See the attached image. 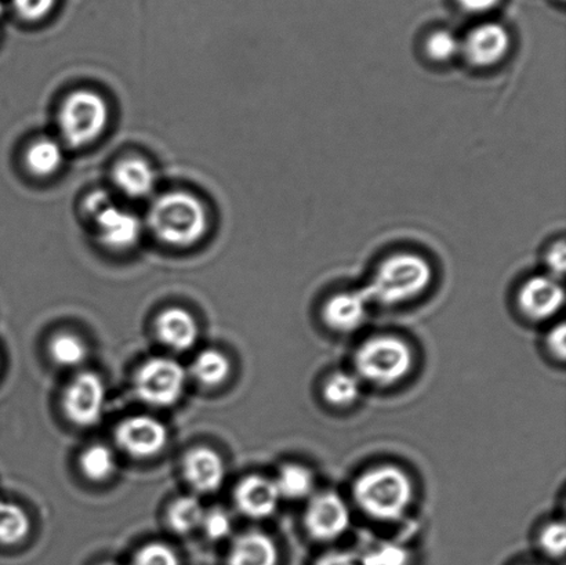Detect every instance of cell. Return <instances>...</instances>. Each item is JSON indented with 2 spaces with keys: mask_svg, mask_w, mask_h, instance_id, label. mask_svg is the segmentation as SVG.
I'll return each instance as SVG.
<instances>
[{
  "mask_svg": "<svg viewBox=\"0 0 566 565\" xmlns=\"http://www.w3.org/2000/svg\"><path fill=\"white\" fill-rule=\"evenodd\" d=\"M434 281L430 260L418 252H397L387 257L363 287L368 302L398 307L423 296Z\"/></svg>",
  "mask_w": 566,
  "mask_h": 565,
  "instance_id": "obj_1",
  "label": "cell"
},
{
  "mask_svg": "<svg viewBox=\"0 0 566 565\" xmlns=\"http://www.w3.org/2000/svg\"><path fill=\"white\" fill-rule=\"evenodd\" d=\"M353 496L359 511L375 522L396 523L413 502V483L409 474L394 464L366 470L355 480Z\"/></svg>",
  "mask_w": 566,
  "mask_h": 565,
  "instance_id": "obj_2",
  "label": "cell"
},
{
  "mask_svg": "<svg viewBox=\"0 0 566 565\" xmlns=\"http://www.w3.org/2000/svg\"><path fill=\"white\" fill-rule=\"evenodd\" d=\"M147 224L165 245L190 248L207 236L209 216L198 197L186 191H170L155 199Z\"/></svg>",
  "mask_w": 566,
  "mask_h": 565,
  "instance_id": "obj_3",
  "label": "cell"
},
{
  "mask_svg": "<svg viewBox=\"0 0 566 565\" xmlns=\"http://www.w3.org/2000/svg\"><path fill=\"white\" fill-rule=\"evenodd\" d=\"M354 365L359 380L387 389L401 384L410 374L413 352L408 342L397 336H374L357 348Z\"/></svg>",
  "mask_w": 566,
  "mask_h": 565,
  "instance_id": "obj_4",
  "label": "cell"
},
{
  "mask_svg": "<svg viewBox=\"0 0 566 565\" xmlns=\"http://www.w3.org/2000/svg\"><path fill=\"white\" fill-rule=\"evenodd\" d=\"M109 107L103 96L87 88L72 92L61 104L59 127L66 146L86 147L107 129Z\"/></svg>",
  "mask_w": 566,
  "mask_h": 565,
  "instance_id": "obj_5",
  "label": "cell"
},
{
  "mask_svg": "<svg viewBox=\"0 0 566 565\" xmlns=\"http://www.w3.org/2000/svg\"><path fill=\"white\" fill-rule=\"evenodd\" d=\"M86 210L96 226L99 243L114 251H126L140 240L143 226L129 210L116 207L107 193L97 191L87 198Z\"/></svg>",
  "mask_w": 566,
  "mask_h": 565,
  "instance_id": "obj_6",
  "label": "cell"
},
{
  "mask_svg": "<svg viewBox=\"0 0 566 565\" xmlns=\"http://www.w3.org/2000/svg\"><path fill=\"white\" fill-rule=\"evenodd\" d=\"M186 370L171 358L148 359L136 375V391L144 402L170 407L180 400L186 387Z\"/></svg>",
  "mask_w": 566,
  "mask_h": 565,
  "instance_id": "obj_7",
  "label": "cell"
},
{
  "mask_svg": "<svg viewBox=\"0 0 566 565\" xmlns=\"http://www.w3.org/2000/svg\"><path fill=\"white\" fill-rule=\"evenodd\" d=\"M349 525L352 513L346 501L336 492H319L310 498L304 512V527L311 538L327 544L342 538Z\"/></svg>",
  "mask_w": 566,
  "mask_h": 565,
  "instance_id": "obj_8",
  "label": "cell"
},
{
  "mask_svg": "<svg viewBox=\"0 0 566 565\" xmlns=\"http://www.w3.org/2000/svg\"><path fill=\"white\" fill-rule=\"evenodd\" d=\"M512 36L499 22H484L475 27L462 41V54L475 69H492L507 57Z\"/></svg>",
  "mask_w": 566,
  "mask_h": 565,
  "instance_id": "obj_9",
  "label": "cell"
},
{
  "mask_svg": "<svg viewBox=\"0 0 566 565\" xmlns=\"http://www.w3.org/2000/svg\"><path fill=\"white\" fill-rule=\"evenodd\" d=\"M565 292L559 282L551 275H535L520 287L517 304L525 318L534 323L548 321L562 312Z\"/></svg>",
  "mask_w": 566,
  "mask_h": 565,
  "instance_id": "obj_10",
  "label": "cell"
},
{
  "mask_svg": "<svg viewBox=\"0 0 566 565\" xmlns=\"http://www.w3.org/2000/svg\"><path fill=\"white\" fill-rule=\"evenodd\" d=\"M105 402L103 380L96 374L83 373L71 381L64 396L66 417L77 426L88 428L102 418Z\"/></svg>",
  "mask_w": 566,
  "mask_h": 565,
  "instance_id": "obj_11",
  "label": "cell"
},
{
  "mask_svg": "<svg viewBox=\"0 0 566 565\" xmlns=\"http://www.w3.org/2000/svg\"><path fill=\"white\" fill-rule=\"evenodd\" d=\"M116 440L130 456L149 458L164 450L168 429L158 419L142 415L124 420L116 429Z\"/></svg>",
  "mask_w": 566,
  "mask_h": 565,
  "instance_id": "obj_12",
  "label": "cell"
},
{
  "mask_svg": "<svg viewBox=\"0 0 566 565\" xmlns=\"http://www.w3.org/2000/svg\"><path fill=\"white\" fill-rule=\"evenodd\" d=\"M369 304L363 290L338 292L325 302L322 320L336 334H354L368 318Z\"/></svg>",
  "mask_w": 566,
  "mask_h": 565,
  "instance_id": "obj_13",
  "label": "cell"
},
{
  "mask_svg": "<svg viewBox=\"0 0 566 565\" xmlns=\"http://www.w3.org/2000/svg\"><path fill=\"white\" fill-rule=\"evenodd\" d=\"M235 502L240 512L247 517L264 520L273 516L276 512L281 496L274 480L252 474L238 484Z\"/></svg>",
  "mask_w": 566,
  "mask_h": 565,
  "instance_id": "obj_14",
  "label": "cell"
},
{
  "mask_svg": "<svg viewBox=\"0 0 566 565\" xmlns=\"http://www.w3.org/2000/svg\"><path fill=\"white\" fill-rule=\"evenodd\" d=\"M185 475L193 490L209 494L220 489L224 481V462L218 452L199 447L185 458Z\"/></svg>",
  "mask_w": 566,
  "mask_h": 565,
  "instance_id": "obj_15",
  "label": "cell"
},
{
  "mask_svg": "<svg viewBox=\"0 0 566 565\" xmlns=\"http://www.w3.org/2000/svg\"><path fill=\"white\" fill-rule=\"evenodd\" d=\"M157 332L164 345L176 352L190 350L196 346L199 328L196 318L185 308L171 307L159 314Z\"/></svg>",
  "mask_w": 566,
  "mask_h": 565,
  "instance_id": "obj_16",
  "label": "cell"
},
{
  "mask_svg": "<svg viewBox=\"0 0 566 565\" xmlns=\"http://www.w3.org/2000/svg\"><path fill=\"white\" fill-rule=\"evenodd\" d=\"M113 180L120 192L133 199L151 196L157 186V174L143 158H125L115 165Z\"/></svg>",
  "mask_w": 566,
  "mask_h": 565,
  "instance_id": "obj_17",
  "label": "cell"
},
{
  "mask_svg": "<svg viewBox=\"0 0 566 565\" xmlns=\"http://www.w3.org/2000/svg\"><path fill=\"white\" fill-rule=\"evenodd\" d=\"M280 551L268 534L252 531L240 536L232 545L229 565H279Z\"/></svg>",
  "mask_w": 566,
  "mask_h": 565,
  "instance_id": "obj_18",
  "label": "cell"
},
{
  "mask_svg": "<svg viewBox=\"0 0 566 565\" xmlns=\"http://www.w3.org/2000/svg\"><path fill=\"white\" fill-rule=\"evenodd\" d=\"M63 163V146L57 140H54V138H38L27 148L25 166L33 176H53L57 174Z\"/></svg>",
  "mask_w": 566,
  "mask_h": 565,
  "instance_id": "obj_19",
  "label": "cell"
},
{
  "mask_svg": "<svg viewBox=\"0 0 566 565\" xmlns=\"http://www.w3.org/2000/svg\"><path fill=\"white\" fill-rule=\"evenodd\" d=\"M274 481L281 500L303 501L314 495V473L304 464L286 463Z\"/></svg>",
  "mask_w": 566,
  "mask_h": 565,
  "instance_id": "obj_20",
  "label": "cell"
},
{
  "mask_svg": "<svg viewBox=\"0 0 566 565\" xmlns=\"http://www.w3.org/2000/svg\"><path fill=\"white\" fill-rule=\"evenodd\" d=\"M360 380L357 375L346 373V370H337L333 373L324 381L322 395L329 406L335 408H349L357 404L360 397Z\"/></svg>",
  "mask_w": 566,
  "mask_h": 565,
  "instance_id": "obj_21",
  "label": "cell"
},
{
  "mask_svg": "<svg viewBox=\"0 0 566 565\" xmlns=\"http://www.w3.org/2000/svg\"><path fill=\"white\" fill-rule=\"evenodd\" d=\"M192 374L205 386H219L229 379L231 363L223 353L205 350L193 362Z\"/></svg>",
  "mask_w": 566,
  "mask_h": 565,
  "instance_id": "obj_22",
  "label": "cell"
},
{
  "mask_svg": "<svg viewBox=\"0 0 566 565\" xmlns=\"http://www.w3.org/2000/svg\"><path fill=\"white\" fill-rule=\"evenodd\" d=\"M30 530V519L20 506L0 501V544H19L27 538Z\"/></svg>",
  "mask_w": 566,
  "mask_h": 565,
  "instance_id": "obj_23",
  "label": "cell"
},
{
  "mask_svg": "<svg viewBox=\"0 0 566 565\" xmlns=\"http://www.w3.org/2000/svg\"><path fill=\"white\" fill-rule=\"evenodd\" d=\"M205 516L201 502L197 498L181 496L171 503L168 513L170 527L177 534L192 533L202 524Z\"/></svg>",
  "mask_w": 566,
  "mask_h": 565,
  "instance_id": "obj_24",
  "label": "cell"
},
{
  "mask_svg": "<svg viewBox=\"0 0 566 565\" xmlns=\"http://www.w3.org/2000/svg\"><path fill=\"white\" fill-rule=\"evenodd\" d=\"M424 52L434 63H449L462 54V41L449 30H437L426 38Z\"/></svg>",
  "mask_w": 566,
  "mask_h": 565,
  "instance_id": "obj_25",
  "label": "cell"
},
{
  "mask_svg": "<svg viewBox=\"0 0 566 565\" xmlns=\"http://www.w3.org/2000/svg\"><path fill=\"white\" fill-rule=\"evenodd\" d=\"M81 468L87 479L94 481L108 479L116 468L114 452L105 446L87 448L81 458Z\"/></svg>",
  "mask_w": 566,
  "mask_h": 565,
  "instance_id": "obj_26",
  "label": "cell"
},
{
  "mask_svg": "<svg viewBox=\"0 0 566 565\" xmlns=\"http://www.w3.org/2000/svg\"><path fill=\"white\" fill-rule=\"evenodd\" d=\"M50 354L55 363L63 367H76L85 362L87 348L80 337L70 334L55 336L50 343Z\"/></svg>",
  "mask_w": 566,
  "mask_h": 565,
  "instance_id": "obj_27",
  "label": "cell"
},
{
  "mask_svg": "<svg viewBox=\"0 0 566 565\" xmlns=\"http://www.w3.org/2000/svg\"><path fill=\"white\" fill-rule=\"evenodd\" d=\"M364 565H409L410 555L402 545L394 542H379L359 553Z\"/></svg>",
  "mask_w": 566,
  "mask_h": 565,
  "instance_id": "obj_28",
  "label": "cell"
},
{
  "mask_svg": "<svg viewBox=\"0 0 566 565\" xmlns=\"http://www.w3.org/2000/svg\"><path fill=\"white\" fill-rule=\"evenodd\" d=\"M539 546L552 558H563L566 547V529L564 522H552L541 531Z\"/></svg>",
  "mask_w": 566,
  "mask_h": 565,
  "instance_id": "obj_29",
  "label": "cell"
},
{
  "mask_svg": "<svg viewBox=\"0 0 566 565\" xmlns=\"http://www.w3.org/2000/svg\"><path fill=\"white\" fill-rule=\"evenodd\" d=\"M133 565H180V563L176 553L169 546L149 544L137 553Z\"/></svg>",
  "mask_w": 566,
  "mask_h": 565,
  "instance_id": "obj_30",
  "label": "cell"
},
{
  "mask_svg": "<svg viewBox=\"0 0 566 565\" xmlns=\"http://www.w3.org/2000/svg\"><path fill=\"white\" fill-rule=\"evenodd\" d=\"M202 527L210 540H223L229 536L232 529L231 517L223 509H213L205 513Z\"/></svg>",
  "mask_w": 566,
  "mask_h": 565,
  "instance_id": "obj_31",
  "label": "cell"
},
{
  "mask_svg": "<svg viewBox=\"0 0 566 565\" xmlns=\"http://www.w3.org/2000/svg\"><path fill=\"white\" fill-rule=\"evenodd\" d=\"M57 0H13L17 13L27 21H39L52 13Z\"/></svg>",
  "mask_w": 566,
  "mask_h": 565,
  "instance_id": "obj_32",
  "label": "cell"
},
{
  "mask_svg": "<svg viewBox=\"0 0 566 565\" xmlns=\"http://www.w3.org/2000/svg\"><path fill=\"white\" fill-rule=\"evenodd\" d=\"M565 257L566 249L564 240L553 243L546 252V265L548 269V275L553 279L562 280L565 274Z\"/></svg>",
  "mask_w": 566,
  "mask_h": 565,
  "instance_id": "obj_33",
  "label": "cell"
},
{
  "mask_svg": "<svg viewBox=\"0 0 566 565\" xmlns=\"http://www.w3.org/2000/svg\"><path fill=\"white\" fill-rule=\"evenodd\" d=\"M315 565H364L359 553L333 551L322 555Z\"/></svg>",
  "mask_w": 566,
  "mask_h": 565,
  "instance_id": "obj_34",
  "label": "cell"
},
{
  "mask_svg": "<svg viewBox=\"0 0 566 565\" xmlns=\"http://www.w3.org/2000/svg\"><path fill=\"white\" fill-rule=\"evenodd\" d=\"M547 347L554 357L559 362H565L566 358V328L565 324L554 326L551 334L547 336Z\"/></svg>",
  "mask_w": 566,
  "mask_h": 565,
  "instance_id": "obj_35",
  "label": "cell"
},
{
  "mask_svg": "<svg viewBox=\"0 0 566 565\" xmlns=\"http://www.w3.org/2000/svg\"><path fill=\"white\" fill-rule=\"evenodd\" d=\"M457 2L465 13L482 14L495 9L502 0H457Z\"/></svg>",
  "mask_w": 566,
  "mask_h": 565,
  "instance_id": "obj_36",
  "label": "cell"
},
{
  "mask_svg": "<svg viewBox=\"0 0 566 565\" xmlns=\"http://www.w3.org/2000/svg\"><path fill=\"white\" fill-rule=\"evenodd\" d=\"M103 565H116V564H113V563H105Z\"/></svg>",
  "mask_w": 566,
  "mask_h": 565,
  "instance_id": "obj_37",
  "label": "cell"
}]
</instances>
